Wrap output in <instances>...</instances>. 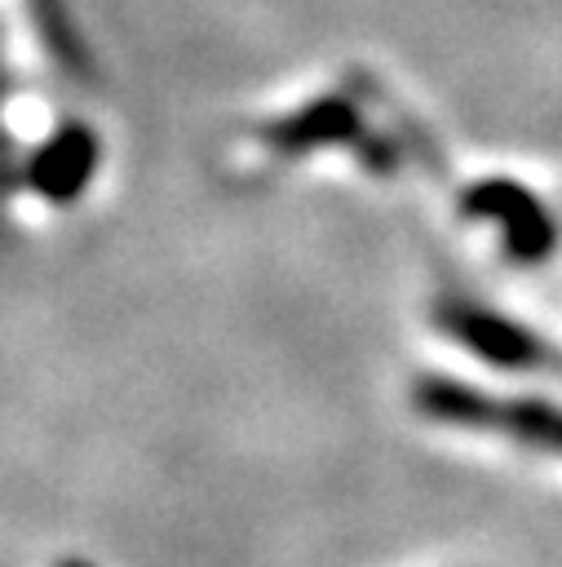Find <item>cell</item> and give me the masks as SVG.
I'll use <instances>...</instances> for the list:
<instances>
[{
  "label": "cell",
  "instance_id": "1",
  "mask_svg": "<svg viewBox=\"0 0 562 567\" xmlns=\"http://www.w3.org/2000/svg\"><path fill=\"white\" fill-rule=\"evenodd\" d=\"M416 403L429 416H443L456 425L504 430V434L535 443V447H562V412H553L544 403H491L478 390H465L456 381H420Z\"/></svg>",
  "mask_w": 562,
  "mask_h": 567
},
{
  "label": "cell",
  "instance_id": "2",
  "mask_svg": "<svg viewBox=\"0 0 562 567\" xmlns=\"http://www.w3.org/2000/svg\"><path fill=\"white\" fill-rule=\"evenodd\" d=\"M465 208L469 217H487L500 226L504 235V252H513L518 261H540L549 257L553 248V226L544 217V208L513 182H478L469 195H465Z\"/></svg>",
  "mask_w": 562,
  "mask_h": 567
},
{
  "label": "cell",
  "instance_id": "3",
  "mask_svg": "<svg viewBox=\"0 0 562 567\" xmlns=\"http://www.w3.org/2000/svg\"><path fill=\"white\" fill-rule=\"evenodd\" d=\"M443 328L456 341H465L469 350H478L482 359H491V363H504V368H544L549 363V350H540V341L531 332H522L518 323L496 319L487 310L447 306L443 310Z\"/></svg>",
  "mask_w": 562,
  "mask_h": 567
},
{
  "label": "cell",
  "instance_id": "4",
  "mask_svg": "<svg viewBox=\"0 0 562 567\" xmlns=\"http://www.w3.org/2000/svg\"><path fill=\"white\" fill-rule=\"evenodd\" d=\"M358 133V120L345 102H314L301 115H288L270 128V142L283 151H305V146H323V142H345Z\"/></svg>",
  "mask_w": 562,
  "mask_h": 567
}]
</instances>
